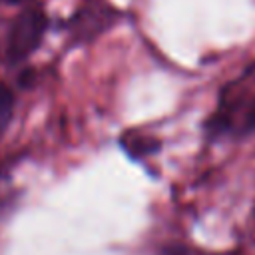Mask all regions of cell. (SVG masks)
<instances>
[{
  "instance_id": "cell-4",
  "label": "cell",
  "mask_w": 255,
  "mask_h": 255,
  "mask_svg": "<svg viewBox=\"0 0 255 255\" xmlns=\"http://www.w3.org/2000/svg\"><path fill=\"white\" fill-rule=\"evenodd\" d=\"M4 2H10V4H18V2H26V0H4Z\"/></svg>"
},
{
  "instance_id": "cell-3",
  "label": "cell",
  "mask_w": 255,
  "mask_h": 255,
  "mask_svg": "<svg viewBox=\"0 0 255 255\" xmlns=\"http://www.w3.org/2000/svg\"><path fill=\"white\" fill-rule=\"evenodd\" d=\"M12 110H14V96H12V92L4 84H0V131L10 122Z\"/></svg>"
},
{
  "instance_id": "cell-2",
  "label": "cell",
  "mask_w": 255,
  "mask_h": 255,
  "mask_svg": "<svg viewBox=\"0 0 255 255\" xmlns=\"http://www.w3.org/2000/svg\"><path fill=\"white\" fill-rule=\"evenodd\" d=\"M253 128H255V96L223 102L221 110L211 120L213 133H223V131L249 133Z\"/></svg>"
},
{
  "instance_id": "cell-1",
  "label": "cell",
  "mask_w": 255,
  "mask_h": 255,
  "mask_svg": "<svg viewBox=\"0 0 255 255\" xmlns=\"http://www.w3.org/2000/svg\"><path fill=\"white\" fill-rule=\"evenodd\" d=\"M48 30V18L40 8L22 10L6 36V58L16 64L26 60L42 42Z\"/></svg>"
}]
</instances>
